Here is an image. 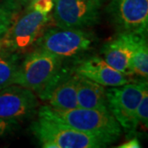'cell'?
<instances>
[{"label": "cell", "mask_w": 148, "mask_h": 148, "mask_svg": "<svg viewBox=\"0 0 148 148\" xmlns=\"http://www.w3.org/2000/svg\"><path fill=\"white\" fill-rule=\"evenodd\" d=\"M47 111L56 119L95 137L114 143L120 137L122 128L110 111H101L77 107L73 110H58L45 106Z\"/></svg>", "instance_id": "obj_2"}, {"label": "cell", "mask_w": 148, "mask_h": 148, "mask_svg": "<svg viewBox=\"0 0 148 148\" xmlns=\"http://www.w3.org/2000/svg\"><path fill=\"white\" fill-rule=\"evenodd\" d=\"M32 133L45 148H101L110 143L70 127L53 118L42 106L39 110L38 119L31 126Z\"/></svg>", "instance_id": "obj_1"}, {"label": "cell", "mask_w": 148, "mask_h": 148, "mask_svg": "<svg viewBox=\"0 0 148 148\" xmlns=\"http://www.w3.org/2000/svg\"><path fill=\"white\" fill-rule=\"evenodd\" d=\"M63 67V59L37 49L29 53L19 65L14 84L42 93Z\"/></svg>", "instance_id": "obj_3"}, {"label": "cell", "mask_w": 148, "mask_h": 148, "mask_svg": "<svg viewBox=\"0 0 148 148\" xmlns=\"http://www.w3.org/2000/svg\"><path fill=\"white\" fill-rule=\"evenodd\" d=\"M77 99L78 107L81 108L110 111L107 104L106 86L79 75H77Z\"/></svg>", "instance_id": "obj_13"}, {"label": "cell", "mask_w": 148, "mask_h": 148, "mask_svg": "<svg viewBox=\"0 0 148 148\" xmlns=\"http://www.w3.org/2000/svg\"><path fill=\"white\" fill-rule=\"evenodd\" d=\"M118 147L119 148H138L141 147L140 142L137 138H130L126 143H123L121 145H119Z\"/></svg>", "instance_id": "obj_20"}, {"label": "cell", "mask_w": 148, "mask_h": 148, "mask_svg": "<svg viewBox=\"0 0 148 148\" xmlns=\"http://www.w3.org/2000/svg\"><path fill=\"white\" fill-rule=\"evenodd\" d=\"M77 74L73 69L62 67L52 82L39 96L53 110H68L78 107L77 99Z\"/></svg>", "instance_id": "obj_10"}, {"label": "cell", "mask_w": 148, "mask_h": 148, "mask_svg": "<svg viewBox=\"0 0 148 148\" xmlns=\"http://www.w3.org/2000/svg\"><path fill=\"white\" fill-rule=\"evenodd\" d=\"M107 11L119 33L147 35L148 0H111Z\"/></svg>", "instance_id": "obj_7"}, {"label": "cell", "mask_w": 148, "mask_h": 148, "mask_svg": "<svg viewBox=\"0 0 148 148\" xmlns=\"http://www.w3.org/2000/svg\"><path fill=\"white\" fill-rule=\"evenodd\" d=\"M17 125L18 121L0 119V138L6 137L13 132Z\"/></svg>", "instance_id": "obj_19"}, {"label": "cell", "mask_w": 148, "mask_h": 148, "mask_svg": "<svg viewBox=\"0 0 148 148\" xmlns=\"http://www.w3.org/2000/svg\"><path fill=\"white\" fill-rule=\"evenodd\" d=\"M94 40L93 36L84 29L55 27L43 32L36 40V48L64 60L87 51Z\"/></svg>", "instance_id": "obj_5"}, {"label": "cell", "mask_w": 148, "mask_h": 148, "mask_svg": "<svg viewBox=\"0 0 148 148\" xmlns=\"http://www.w3.org/2000/svg\"><path fill=\"white\" fill-rule=\"evenodd\" d=\"M130 50L132 75L147 79L148 75V45L147 35L124 33Z\"/></svg>", "instance_id": "obj_14"}, {"label": "cell", "mask_w": 148, "mask_h": 148, "mask_svg": "<svg viewBox=\"0 0 148 148\" xmlns=\"http://www.w3.org/2000/svg\"><path fill=\"white\" fill-rule=\"evenodd\" d=\"M3 49V44H2V41L0 40V51Z\"/></svg>", "instance_id": "obj_22"}, {"label": "cell", "mask_w": 148, "mask_h": 148, "mask_svg": "<svg viewBox=\"0 0 148 148\" xmlns=\"http://www.w3.org/2000/svg\"><path fill=\"white\" fill-rule=\"evenodd\" d=\"M136 118L139 124H143L146 128L148 125V90L145 91L138 104Z\"/></svg>", "instance_id": "obj_17"}, {"label": "cell", "mask_w": 148, "mask_h": 148, "mask_svg": "<svg viewBox=\"0 0 148 148\" xmlns=\"http://www.w3.org/2000/svg\"><path fill=\"white\" fill-rule=\"evenodd\" d=\"M54 7V0H33L28 8L42 14H50Z\"/></svg>", "instance_id": "obj_18"}, {"label": "cell", "mask_w": 148, "mask_h": 148, "mask_svg": "<svg viewBox=\"0 0 148 148\" xmlns=\"http://www.w3.org/2000/svg\"><path fill=\"white\" fill-rule=\"evenodd\" d=\"M101 58L117 71L132 76L130 69V50L124 33H119L118 36L107 41L101 51Z\"/></svg>", "instance_id": "obj_12"}, {"label": "cell", "mask_w": 148, "mask_h": 148, "mask_svg": "<svg viewBox=\"0 0 148 148\" xmlns=\"http://www.w3.org/2000/svg\"><path fill=\"white\" fill-rule=\"evenodd\" d=\"M75 73L104 86H119L131 82L125 74L112 68L99 56L80 61L73 68Z\"/></svg>", "instance_id": "obj_11"}, {"label": "cell", "mask_w": 148, "mask_h": 148, "mask_svg": "<svg viewBox=\"0 0 148 148\" xmlns=\"http://www.w3.org/2000/svg\"><path fill=\"white\" fill-rule=\"evenodd\" d=\"M39 106L35 92L18 85L0 90V119L18 121L34 114Z\"/></svg>", "instance_id": "obj_9"}, {"label": "cell", "mask_w": 148, "mask_h": 148, "mask_svg": "<svg viewBox=\"0 0 148 148\" xmlns=\"http://www.w3.org/2000/svg\"><path fill=\"white\" fill-rule=\"evenodd\" d=\"M49 20L50 14H42L27 8L1 40L3 49L14 52L29 47L44 32Z\"/></svg>", "instance_id": "obj_6"}, {"label": "cell", "mask_w": 148, "mask_h": 148, "mask_svg": "<svg viewBox=\"0 0 148 148\" xmlns=\"http://www.w3.org/2000/svg\"><path fill=\"white\" fill-rule=\"evenodd\" d=\"M91 2H93L95 4L98 6V7H100L101 8V4H102V3L104 2V0H90Z\"/></svg>", "instance_id": "obj_21"}, {"label": "cell", "mask_w": 148, "mask_h": 148, "mask_svg": "<svg viewBox=\"0 0 148 148\" xmlns=\"http://www.w3.org/2000/svg\"><path fill=\"white\" fill-rule=\"evenodd\" d=\"M27 1H28V2L30 3V2H32V1H33V0H27Z\"/></svg>", "instance_id": "obj_23"}, {"label": "cell", "mask_w": 148, "mask_h": 148, "mask_svg": "<svg viewBox=\"0 0 148 148\" xmlns=\"http://www.w3.org/2000/svg\"><path fill=\"white\" fill-rule=\"evenodd\" d=\"M18 56L12 51H0V90L14 85L19 68Z\"/></svg>", "instance_id": "obj_15"}, {"label": "cell", "mask_w": 148, "mask_h": 148, "mask_svg": "<svg viewBox=\"0 0 148 148\" xmlns=\"http://www.w3.org/2000/svg\"><path fill=\"white\" fill-rule=\"evenodd\" d=\"M147 90V80L129 82L106 90L108 109L127 136H132L138 129L139 123L136 118V111Z\"/></svg>", "instance_id": "obj_4"}, {"label": "cell", "mask_w": 148, "mask_h": 148, "mask_svg": "<svg viewBox=\"0 0 148 148\" xmlns=\"http://www.w3.org/2000/svg\"><path fill=\"white\" fill-rule=\"evenodd\" d=\"M99 9L90 0H54L53 21L61 28L84 29L98 23Z\"/></svg>", "instance_id": "obj_8"}, {"label": "cell", "mask_w": 148, "mask_h": 148, "mask_svg": "<svg viewBox=\"0 0 148 148\" xmlns=\"http://www.w3.org/2000/svg\"><path fill=\"white\" fill-rule=\"evenodd\" d=\"M21 4L18 0H5L0 3V40L20 14Z\"/></svg>", "instance_id": "obj_16"}]
</instances>
